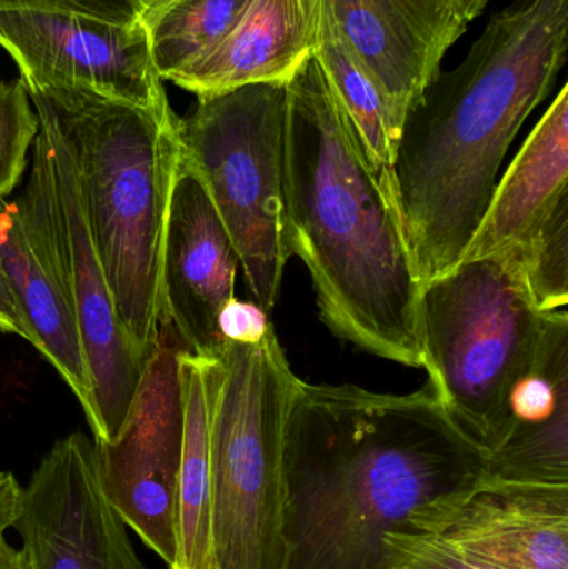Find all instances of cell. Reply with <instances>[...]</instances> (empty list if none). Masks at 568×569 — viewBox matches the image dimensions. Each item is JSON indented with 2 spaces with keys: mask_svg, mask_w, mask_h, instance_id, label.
<instances>
[{
  "mask_svg": "<svg viewBox=\"0 0 568 569\" xmlns=\"http://www.w3.org/2000/svg\"><path fill=\"white\" fill-rule=\"evenodd\" d=\"M336 92L340 106L352 122L367 157L379 172L390 176L400 127L379 87L352 56L333 29L322 7L319 43L313 53Z\"/></svg>",
  "mask_w": 568,
  "mask_h": 569,
  "instance_id": "cell-20",
  "label": "cell"
},
{
  "mask_svg": "<svg viewBox=\"0 0 568 569\" xmlns=\"http://www.w3.org/2000/svg\"><path fill=\"white\" fill-rule=\"evenodd\" d=\"M567 52L568 0H514L406 117L390 177L422 284L459 266L510 146L552 93Z\"/></svg>",
  "mask_w": 568,
  "mask_h": 569,
  "instance_id": "cell-3",
  "label": "cell"
},
{
  "mask_svg": "<svg viewBox=\"0 0 568 569\" xmlns=\"http://www.w3.org/2000/svg\"><path fill=\"white\" fill-rule=\"evenodd\" d=\"M179 341L160 327L139 390L119 437L96 441L100 478L113 510L167 568L179 551V473L183 398Z\"/></svg>",
  "mask_w": 568,
  "mask_h": 569,
  "instance_id": "cell-10",
  "label": "cell"
},
{
  "mask_svg": "<svg viewBox=\"0 0 568 569\" xmlns=\"http://www.w3.org/2000/svg\"><path fill=\"white\" fill-rule=\"evenodd\" d=\"M267 315L256 301H240L233 297L223 305L217 318L220 338L223 343H259L272 327Z\"/></svg>",
  "mask_w": 568,
  "mask_h": 569,
  "instance_id": "cell-25",
  "label": "cell"
},
{
  "mask_svg": "<svg viewBox=\"0 0 568 569\" xmlns=\"http://www.w3.org/2000/svg\"><path fill=\"white\" fill-rule=\"evenodd\" d=\"M0 263L30 345L59 371L83 413H89L92 383L76 315L17 199L0 202Z\"/></svg>",
  "mask_w": 568,
  "mask_h": 569,
  "instance_id": "cell-17",
  "label": "cell"
},
{
  "mask_svg": "<svg viewBox=\"0 0 568 569\" xmlns=\"http://www.w3.org/2000/svg\"><path fill=\"white\" fill-rule=\"evenodd\" d=\"M322 0H249L206 56L167 82L196 96L253 83H289L319 43Z\"/></svg>",
  "mask_w": 568,
  "mask_h": 569,
  "instance_id": "cell-15",
  "label": "cell"
},
{
  "mask_svg": "<svg viewBox=\"0 0 568 569\" xmlns=\"http://www.w3.org/2000/svg\"><path fill=\"white\" fill-rule=\"evenodd\" d=\"M37 132L39 119L22 80L0 79V202L22 179Z\"/></svg>",
  "mask_w": 568,
  "mask_h": 569,
  "instance_id": "cell-23",
  "label": "cell"
},
{
  "mask_svg": "<svg viewBox=\"0 0 568 569\" xmlns=\"http://www.w3.org/2000/svg\"><path fill=\"white\" fill-rule=\"evenodd\" d=\"M183 440L179 473V551L173 569H213L209 395L203 357L179 350Z\"/></svg>",
  "mask_w": 568,
  "mask_h": 569,
  "instance_id": "cell-19",
  "label": "cell"
},
{
  "mask_svg": "<svg viewBox=\"0 0 568 569\" xmlns=\"http://www.w3.org/2000/svg\"><path fill=\"white\" fill-rule=\"evenodd\" d=\"M173 2H176V0H143V9L142 16H140V22H149L152 17H156L157 13L162 12L166 7H169L170 3Z\"/></svg>",
  "mask_w": 568,
  "mask_h": 569,
  "instance_id": "cell-30",
  "label": "cell"
},
{
  "mask_svg": "<svg viewBox=\"0 0 568 569\" xmlns=\"http://www.w3.org/2000/svg\"><path fill=\"white\" fill-rule=\"evenodd\" d=\"M489 480L432 385L409 395L299 381L283 448L282 569H396L387 538L439 535Z\"/></svg>",
  "mask_w": 568,
  "mask_h": 569,
  "instance_id": "cell-1",
  "label": "cell"
},
{
  "mask_svg": "<svg viewBox=\"0 0 568 569\" xmlns=\"http://www.w3.org/2000/svg\"><path fill=\"white\" fill-rule=\"evenodd\" d=\"M73 9L117 23L140 22L143 0H63Z\"/></svg>",
  "mask_w": 568,
  "mask_h": 569,
  "instance_id": "cell-27",
  "label": "cell"
},
{
  "mask_svg": "<svg viewBox=\"0 0 568 569\" xmlns=\"http://www.w3.org/2000/svg\"><path fill=\"white\" fill-rule=\"evenodd\" d=\"M439 537L497 569H568V485L486 481Z\"/></svg>",
  "mask_w": 568,
  "mask_h": 569,
  "instance_id": "cell-14",
  "label": "cell"
},
{
  "mask_svg": "<svg viewBox=\"0 0 568 569\" xmlns=\"http://www.w3.org/2000/svg\"><path fill=\"white\" fill-rule=\"evenodd\" d=\"M387 543L396 557V569H497L439 535H392Z\"/></svg>",
  "mask_w": 568,
  "mask_h": 569,
  "instance_id": "cell-24",
  "label": "cell"
},
{
  "mask_svg": "<svg viewBox=\"0 0 568 569\" xmlns=\"http://www.w3.org/2000/svg\"><path fill=\"white\" fill-rule=\"evenodd\" d=\"M283 243L340 340L422 368L417 273L392 177L370 162L316 57L287 83Z\"/></svg>",
  "mask_w": 568,
  "mask_h": 569,
  "instance_id": "cell-2",
  "label": "cell"
},
{
  "mask_svg": "<svg viewBox=\"0 0 568 569\" xmlns=\"http://www.w3.org/2000/svg\"><path fill=\"white\" fill-rule=\"evenodd\" d=\"M287 83L197 96L180 119L182 153L206 187L253 301L270 313L289 256L283 243Z\"/></svg>",
  "mask_w": 568,
  "mask_h": 569,
  "instance_id": "cell-7",
  "label": "cell"
},
{
  "mask_svg": "<svg viewBox=\"0 0 568 569\" xmlns=\"http://www.w3.org/2000/svg\"><path fill=\"white\" fill-rule=\"evenodd\" d=\"M13 530L27 569H146L100 478L96 440L60 438L22 488Z\"/></svg>",
  "mask_w": 568,
  "mask_h": 569,
  "instance_id": "cell-11",
  "label": "cell"
},
{
  "mask_svg": "<svg viewBox=\"0 0 568 569\" xmlns=\"http://www.w3.org/2000/svg\"><path fill=\"white\" fill-rule=\"evenodd\" d=\"M17 200L79 325L92 383V407L86 417L93 440L110 443L126 425L150 357L133 345L117 315L69 153L42 119L33 140L29 182Z\"/></svg>",
  "mask_w": 568,
  "mask_h": 569,
  "instance_id": "cell-8",
  "label": "cell"
},
{
  "mask_svg": "<svg viewBox=\"0 0 568 569\" xmlns=\"http://www.w3.org/2000/svg\"><path fill=\"white\" fill-rule=\"evenodd\" d=\"M209 395L213 569H282L283 448L299 387L270 327L203 357Z\"/></svg>",
  "mask_w": 568,
  "mask_h": 569,
  "instance_id": "cell-5",
  "label": "cell"
},
{
  "mask_svg": "<svg viewBox=\"0 0 568 569\" xmlns=\"http://www.w3.org/2000/svg\"><path fill=\"white\" fill-rule=\"evenodd\" d=\"M347 49L379 87L402 132L406 117L467 32L454 0H322Z\"/></svg>",
  "mask_w": 568,
  "mask_h": 569,
  "instance_id": "cell-13",
  "label": "cell"
},
{
  "mask_svg": "<svg viewBox=\"0 0 568 569\" xmlns=\"http://www.w3.org/2000/svg\"><path fill=\"white\" fill-rule=\"evenodd\" d=\"M554 315L536 307L512 253L464 260L422 287V368L487 457L506 433L510 397L536 365Z\"/></svg>",
  "mask_w": 568,
  "mask_h": 569,
  "instance_id": "cell-6",
  "label": "cell"
},
{
  "mask_svg": "<svg viewBox=\"0 0 568 569\" xmlns=\"http://www.w3.org/2000/svg\"><path fill=\"white\" fill-rule=\"evenodd\" d=\"M69 153L117 315L146 357L159 343L160 269L182 159L180 117L70 87H26Z\"/></svg>",
  "mask_w": 568,
  "mask_h": 569,
  "instance_id": "cell-4",
  "label": "cell"
},
{
  "mask_svg": "<svg viewBox=\"0 0 568 569\" xmlns=\"http://www.w3.org/2000/svg\"><path fill=\"white\" fill-rule=\"evenodd\" d=\"M249 0H176L143 23L150 56L166 82L212 50L230 32Z\"/></svg>",
  "mask_w": 568,
  "mask_h": 569,
  "instance_id": "cell-21",
  "label": "cell"
},
{
  "mask_svg": "<svg viewBox=\"0 0 568 569\" xmlns=\"http://www.w3.org/2000/svg\"><path fill=\"white\" fill-rule=\"evenodd\" d=\"M0 333L17 335L30 343V333L20 317L16 300L10 293L9 282L3 273L2 263H0Z\"/></svg>",
  "mask_w": 568,
  "mask_h": 569,
  "instance_id": "cell-28",
  "label": "cell"
},
{
  "mask_svg": "<svg viewBox=\"0 0 568 569\" xmlns=\"http://www.w3.org/2000/svg\"><path fill=\"white\" fill-rule=\"evenodd\" d=\"M0 46L26 87L89 90L146 109L170 106L142 22H110L63 0H0Z\"/></svg>",
  "mask_w": 568,
  "mask_h": 569,
  "instance_id": "cell-9",
  "label": "cell"
},
{
  "mask_svg": "<svg viewBox=\"0 0 568 569\" xmlns=\"http://www.w3.org/2000/svg\"><path fill=\"white\" fill-rule=\"evenodd\" d=\"M487 481L568 485V313L550 320L542 351L509 401Z\"/></svg>",
  "mask_w": 568,
  "mask_h": 569,
  "instance_id": "cell-16",
  "label": "cell"
},
{
  "mask_svg": "<svg viewBox=\"0 0 568 569\" xmlns=\"http://www.w3.org/2000/svg\"><path fill=\"white\" fill-rule=\"evenodd\" d=\"M524 282L544 313L567 311L568 303V199L564 200L516 250Z\"/></svg>",
  "mask_w": 568,
  "mask_h": 569,
  "instance_id": "cell-22",
  "label": "cell"
},
{
  "mask_svg": "<svg viewBox=\"0 0 568 569\" xmlns=\"http://www.w3.org/2000/svg\"><path fill=\"white\" fill-rule=\"evenodd\" d=\"M22 488L12 473L0 470V569H27L22 550L13 548L7 538L19 515Z\"/></svg>",
  "mask_w": 568,
  "mask_h": 569,
  "instance_id": "cell-26",
  "label": "cell"
},
{
  "mask_svg": "<svg viewBox=\"0 0 568 569\" xmlns=\"http://www.w3.org/2000/svg\"><path fill=\"white\" fill-rule=\"evenodd\" d=\"M489 2L490 0H454V6L457 7L460 16L470 23L486 10Z\"/></svg>",
  "mask_w": 568,
  "mask_h": 569,
  "instance_id": "cell-29",
  "label": "cell"
},
{
  "mask_svg": "<svg viewBox=\"0 0 568 569\" xmlns=\"http://www.w3.org/2000/svg\"><path fill=\"white\" fill-rule=\"evenodd\" d=\"M239 257L196 170L180 159L170 199L160 269V315L182 350L216 357L217 318L236 297Z\"/></svg>",
  "mask_w": 568,
  "mask_h": 569,
  "instance_id": "cell-12",
  "label": "cell"
},
{
  "mask_svg": "<svg viewBox=\"0 0 568 569\" xmlns=\"http://www.w3.org/2000/svg\"><path fill=\"white\" fill-rule=\"evenodd\" d=\"M567 199L568 87L564 86L497 182L460 262L519 249Z\"/></svg>",
  "mask_w": 568,
  "mask_h": 569,
  "instance_id": "cell-18",
  "label": "cell"
}]
</instances>
